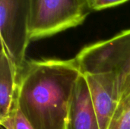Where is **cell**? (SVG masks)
Returning <instances> with one entry per match:
<instances>
[{
  "mask_svg": "<svg viewBox=\"0 0 130 129\" xmlns=\"http://www.w3.org/2000/svg\"><path fill=\"white\" fill-rule=\"evenodd\" d=\"M82 72L76 60L26 61L18 78V103L34 129H66L72 95Z\"/></svg>",
  "mask_w": 130,
  "mask_h": 129,
  "instance_id": "obj_1",
  "label": "cell"
},
{
  "mask_svg": "<svg viewBox=\"0 0 130 129\" xmlns=\"http://www.w3.org/2000/svg\"><path fill=\"white\" fill-rule=\"evenodd\" d=\"M91 11L90 0H30V40L76 27Z\"/></svg>",
  "mask_w": 130,
  "mask_h": 129,
  "instance_id": "obj_2",
  "label": "cell"
},
{
  "mask_svg": "<svg viewBox=\"0 0 130 129\" xmlns=\"http://www.w3.org/2000/svg\"><path fill=\"white\" fill-rule=\"evenodd\" d=\"M119 100L130 93V54L123 66L116 74Z\"/></svg>",
  "mask_w": 130,
  "mask_h": 129,
  "instance_id": "obj_10",
  "label": "cell"
},
{
  "mask_svg": "<svg viewBox=\"0 0 130 129\" xmlns=\"http://www.w3.org/2000/svg\"><path fill=\"white\" fill-rule=\"evenodd\" d=\"M0 123L5 129H34L19 107L17 94L8 114L0 119Z\"/></svg>",
  "mask_w": 130,
  "mask_h": 129,
  "instance_id": "obj_8",
  "label": "cell"
},
{
  "mask_svg": "<svg viewBox=\"0 0 130 129\" xmlns=\"http://www.w3.org/2000/svg\"><path fill=\"white\" fill-rule=\"evenodd\" d=\"M88 83L100 128L108 129L119 103L116 73L83 75Z\"/></svg>",
  "mask_w": 130,
  "mask_h": 129,
  "instance_id": "obj_5",
  "label": "cell"
},
{
  "mask_svg": "<svg viewBox=\"0 0 130 129\" xmlns=\"http://www.w3.org/2000/svg\"><path fill=\"white\" fill-rule=\"evenodd\" d=\"M130 54V29L85 46L75 59L82 75L117 73Z\"/></svg>",
  "mask_w": 130,
  "mask_h": 129,
  "instance_id": "obj_4",
  "label": "cell"
},
{
  "mask_svg": "<svg viewBox=\"0 0 130 129\" xmlns=\"http://www.w3.org/2000/svg\"><path fill=\"white\" fill-rule=\"evenodd\" d=\"M66 129H101L88 83L82 74L77 81L72 95Z\"/></svg>",
  "mask_w": 130,
  "mask_h": 129,
  "instance_id": "obj_6",
  "label": "cell"
},
{
  "mask_svg": "<svg viewBox=\"0 0 130 129\" xmlns=\"http://www.w3.org/2000/svg\"><path fill=\"white\" fill-rule=\"evenodd\" d=\"M108 129H130V93L119 101Z\"/></svg>",
  "mask_w": 130,
  "mask_h": 129,
  "instance_id": "obj_9",
  "label": "cell"
},
{
  "mask_svg": "<svg viewBox=\"0 0 130 129\" xmlns=\"http://www.w3.org/2000/svg\"><path fill=\"white\" fill-rule=\"evenodd\" d=\"M130 0H90L92 11H99L124 4Z\"/></svg>",
  "mask_w": 130,
  "mask_h": 129,
  "instance_id": "obj_11",
  "label": "cell"
},
{
  "mask_svg": "<svg viewBox=\"0 0 130 129\" xmlns=\"http://www.w3.org/2000/svg\"><path fill=\"white\" fill-rule=\"evenodd\" d=\"M18 90L16 68L2 48L0 55V119L9 113Z\"/></svg>",
  "mask_w": 130,
  "mask_h": 129,
  "instance_id": "obj_7",
  "label": "cell"
},
{
  "mask_svg": "<svg viewBox=\"0 0 130 129\" xmlns=\"http://www.w3.org/2000/svg\"><path fill=\"white\" fill-rule=\"evenodd\" d=\"M30 0H0V36L5 51L16 71L17 78L26 62L30 43Z\"/></svg>",
  "mask_w": 130,
  "mask_h": 129,
  "instance_id": "obj_3",
  "label": "cell"
}]
</instances>
